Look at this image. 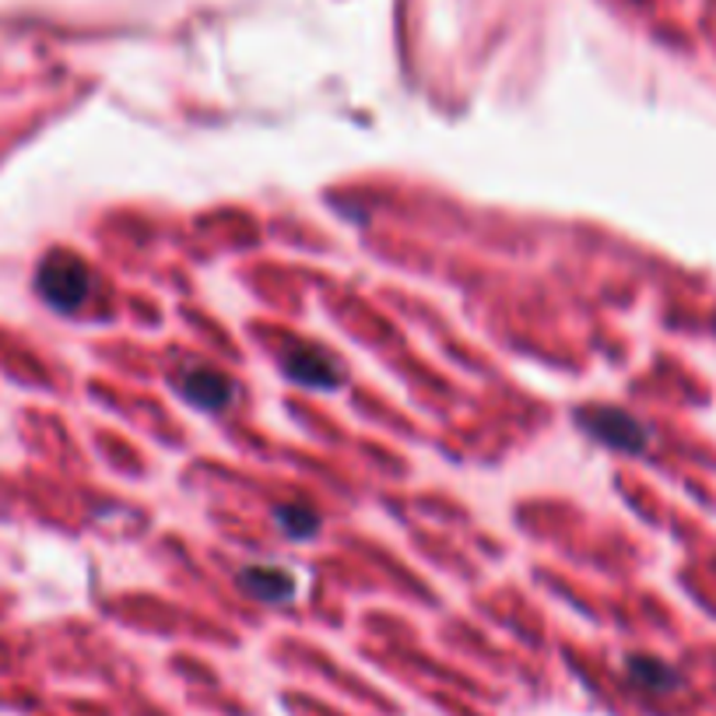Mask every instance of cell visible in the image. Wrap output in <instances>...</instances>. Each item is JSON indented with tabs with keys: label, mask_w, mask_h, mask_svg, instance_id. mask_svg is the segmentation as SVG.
Wrapping results in <instances>:
<instances>
[{
	"label": "cell",
	"mask_w": 716,
	"mask_h": 716,
	"mask_svg": "<svg viewBox=\"0 0 716 716\" xmlns=\"http://www.w3.org/2000/svg\"><path fill=\"white\" fill-rule=\"evenodd\" d=\"M36 285L43 299L60 309V312H75L89 303V292H92V271L84 264L81 257L57 250L43 257L39 274H36Z\"/></svg>",
	"instance_id": "cell-1"
},
{
	"label": "cell",
	"mask_w": 716,
	"mask_h": 716,
	"mask_svg": "<svg viewBox=\"0 0 716 716\" xmlns=\"http://www.w3.org/2000/svg\"><path fill=\"white\" fill-rule=\"evenodd\" d=\"M282 365H285V373L295 383H303V387H309V390H334L341 383V376H344L341 362L330 355L327 348L309 344V341L285 348Z\"/></svg>",
	"instance_id": "cell-2"
},
{
	"label": "cell",
	"mask_w": 716,
	"mask_h": 716,
	"mask_svg": "<svg viewBox=\"0 0 716 716\" xmlns=\"http://www.w3.org/2000/svg\"><path fill=\"white\" fill-rule=\"evenodd\" d=\"M580 425L593 435L598 443L622 450V453H639L646 446V429L633 414L615 411V408H590L580 411Z\"/></svg>",
	"instance_id": "cell-3"
},
{
	"label": "cell",
	"mask_w": 716,
	"mask_h": 716,
	"mask_svg": "<svg viewBox=\"0 0 716 716\" xmlns=\"http://www.w3.org/2000/svg\"><path fill=\"white\" fill-rule=\"evenodd\" d=\"M177 383H180V394H183L194 408H201V411H225V408L232 405V397H236L232 379L225 376V373L204 370V365H194V370H186Z\"/></svg>",
	"instance_id": "cell-4"
},
{
	"label": "cell",
	"mask_w": 716,
	"mask_h": 716,
	"mask_svg": "<svg viewBox=\"0 0 716 716\" xmlns=\"http://www.w3.org/2000/svg\"><path fill=\"white\" fill-rule=\"evenodd\" d=\"M239 587L250 593L253 601L264 604H285L295 598V580L285 569H271V566H253L247 572H239Z\"/></svg>",
	"instance_id": "cell-5"
},
{
	"label": "cell",
	"mask_w": 716,
	"mask_h": 716,
	"mask_svg": "<svg viewBox=\"0 0 716 716\" xmlns=\"http://www.w3.org/2000/svg\"><path fill=\"white\" fill-rule=\"evenodd\" d=\"M628 678H633L639 689L657 692V695L674 692L681 685L678 671L671 668V663L657 660V657H628Z\"/></svg>",
	"instance_id": "cell-6"
},
{
	"label": "cell",
	"mask_w": 716,
	"mask_h": 716,
	"mask_svg": "<svg viewBox=\"0 0 716 716\" xmlns=\"http://www.w3.org/2000/svg\"><path fill=\"white\" fill-rule=\"evenodd\" d=\"M274 520H277V531L292 541H309L320 531V516L317 510H309V505H277Z\"/></svg>",
	"instance_id": "cell-7"
}]
</instances>
